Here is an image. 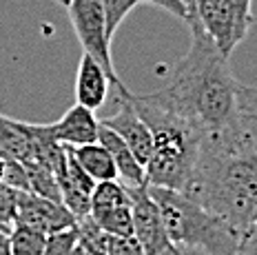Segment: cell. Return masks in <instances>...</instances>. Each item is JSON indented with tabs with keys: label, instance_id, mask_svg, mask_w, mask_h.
<instances>
[{
	"label": "cell",
	"instance_id": "obj_10",
	"mask_svg": "<svg viewBox=\"0 0 257 255\" xmlns=\"http://www.w3.org/2000/svg\"><path fill=\"white\" fill-rule=\"evenodd\" d=\"M98 131H100V118H95V111H91L82 104H73L67 109L58 122L49 124V134L53 140L67 147H84L98 142Z\"/></svg>",
	"mask_w": 257,
	"mask_h": 255
},
{
	"label": "cell",
	"instance_id": "obj_9",
	"mask_svg": "<svg viewBox=\"0 0 257 255\" xmlns=\"http://www.w3.org/2000/svg\"><path fill=\"white\" fill-rule=\"evenodd\" d=\"M20 224L34 226L42 231L45 235H53V233H62L67 228L76 226V217L71 211L56 200H47L40 195L31 193V191H23L18 202V220Z\"/></svg>",
	"mask_w": 257,
	"mask_h": 255
},
{
	"label": "cell",
	"instance_id": "obj_13",
	"mask_svg": "<svg viewBox=\"0 0 257 255\" xmlns=\"http://www.w3.org/2000/svg\"><path fill=\"white\" fill-rule=\"evenodd\" d=\"M226 138L237 149L257 151V87L242 84L237 100V122Z\"/></svg>",
	"mask_w": 257,
	"mask_h": 255
},
{
	"label": "cell",
	"instance_id": "obj_5",
	"mask_svg": "<svg viewBox=\"0 0 257 255\" xmlns=\"http://www.w3.org/2000/svg\"><path fill=\"white\" fill-rule=\"evenodd\" d=\"M69 23H71L76 38L82 45V51L89 54L93 60H98L102 69L109 73L111 82L117 91H124V82L120 80L115 67L113 56H111V36L106 31V18L104 9L100 0H71L67 7Z\"/></svg>",
	"mask_w": 257,
	"mask_h": 255
},
{
	"label": "cell",
	"instance_id": "obj_23",
	"mask_svg": "<svg viewBox=\"0 0 257 255\" xmlns=\"http://www.w3.org/2000/svg\"><path fill=\"white\" fill-rule=\"evenodd\" d=\"M76 244H78V233H76V226H73L62 233L47 235V246L42 255H71Z\"/></svg>",
	"mask_w": 257,
	"mask_h": 255
},
{
	"label": "cell",
	"instance_id": "obj_30",
	"mask_svg": "<svg viewBox=\"0 0 257 255\" xmlns=\"http://www.w3.org/2000/svg\"><path fill=\"white\" fill-rule=\"evenodd\" d=\"M186 3V7H189V12H191V18L195 16V0H184Z\"/></svg>",
	"mask_w": 257,
	"mask_h": 255
},
{
	"label": "cell",
	"instance_id": "obj_35",
	"mask_svg": "<svg viewBox=\"0 0 257 255\" xmlns=\"http://www.w3.org/2000/svg\"><path fill=\"white\" fill-rule=\"evenodd\" d=\"M0 158H3V153H0Z\"/></svg>",
	"mask_w": 257,
	"mask_h": 255
},
{
	"label": "cell",
	"instance_id": "obj_33",
	"mask_svg": "<svg viewBox=\"0 0 257 255\" xmlns=\"http://www.w3.org/2000/svg\"><path fill=\"white\" fill-rule=\"evenodd\" d=\"M58 5H62V7H69V3H71V0H56Z\"/></svg>",
	"mask_w": 257,
	"mask_h": 255
},
{
	"label": "cell",
	"instance_id": "obj_19",
	"mask_svg": "<svg viewBox=\"0 0 257 255\" xmlns=\"http://www.w3.org/2000/svg\"><path fill=\"white\" fill-rule=\"evenodd\" d=\"M27 167V175H29V191L40 198L47 200H56L62 202L60 195V184H58L56 175H53L47 167H42L38 162H25Z\"/></svg>",
	"mask_w": 257,
	"mask_h": 255
},
{
	"label": "cell",
	"instance_id": "obj_8",
	"mask_svg": "<svg viewBox=\"0 0 257 255\" xmlns=\"http://www.w3.org/2000/svg\"><path fill=\"white\" fill-rule=\"evenodd\" d=\"M117 102H120V109H117L113 115H109V118H102L100 122H102L104 126H109V129H113L115 134L126 142L128 149L133 151V156L142 162L144 171H147V162L153 151L151 129H149L147 122L140 118V113L133 107L131 91H128V89L117 91Z\"/></svg>",
	"mask_w": 257,
	"mask_h": 255
},
{
	"label": "cell",
	"instance_id": "obj_11",
	"mask_svg": "<svg viewBox=\"0 0 257 255\" xmlns=\"http://www.w3.org/2000/svg\"><path fill=\"white\" fill-rule=\"evenodd\" d=\"M111 78L98 60L89 54H82L76 73V102L91 111H98L109 98Z\"/></svg>",
	"mask_w": 257,
	"mask_h": 255
},
{
	"label": "cell",
	"instance_id": "obj_20",
	"mask_svg": "<svg viewBox=\"0 0 257 255\" xmlns=\"http://www.w3.org/2000/svg\"><path fill=\"white\" fill-rule=\"evenodd\" d=\"M100 226L104 228L109 235L115 237H126L133 235V215H131V204L115 206V209H106L102 213L91 215Z\"/></svg>",
	"mask_w": 257,
	"mask_h": 255
},
{
	"label": "cell",
	"instance_id": "obj_27",
	"mask_svg": "<svg viewBox=\"0 0 257 255\" xmlns=\"http://www.w3.org/2000/svg\"><path fill=\"white\" fill-rule=\"evenodd\" d=\"M237 255H257V220L246 228V233L239 237Z\"/></svg>",
	"mask_w": 257,
	"mask_h": 255
},
{
	"label": "cell",
	"instance_id": "obj_28",
	"mask_svg": "<svg viewBox=\"0 0 257 255\" xmlns=\"http://www.w3.org/2000/svg\"><path fill=\"white\" fill-rule=\"evenodd\" d=\"M151 255H208V253L202 251V248H195V246H186V244L169 242L167 246H162L160 251H155Z\"/></svg>",
	"mask_w": 257,
	"mask_h": 255
},
{
	"label": "cell",
	"instance_id": "obj_16",
	"mask_svg": "<svg viewBox=\"0 0 257 255\" xmlns=\"http://www.w3.org/2000/svg\"><path fill=\"white\" fill-rule=\"evenodd\" d=\"M124 204H131V198H128L126 184H122L120 180L98 182L93 193H91V215L102 213L106 209H115V206H124Z\"/></svg>",
	"mask_w": 257,
	"mask_h": 255
},
{
	"label": "cell",
	"instance_id": "obj_12",
	"mask_svg": "<svg viewBox=\"0 0 257 255\" xmlns=\"http://www.w3.org/2000/svg\"><path fill=\"white\" fill-rule=\"evenodd\" d=\"M98 142L102 145L106 151L111 153L117 169V180L126 187H140L147 184V171H144L142 162L133 156V151L128 149V145L115 134L113 129L104 126L100 122V131H98Z\"/></svg>",
	"mask_w": 257,
	"mask_h": 255
},
{
	"label": "cell",
	"instance_id": "obj_14",
	"mask_svg": "<svg viewBox=\"0 0 257 255\" xmlns=\"http://www.w3.org/2000/svg\"><path fill=\"white\" fill-rule=\"evenodd\" d=\"M0 153L20 162L34 160V131L31 122H18L0 113Z\"/></svg>",
	"mask_w": 257,
	"mask_h": 255
},
{
	"label": "cell",
	"instance_id": "obj_24",
	"mask_svg": "<svg viewBox=\"0 0 257 255\" xmlns=\"http://www.w3.org/2000/svg\"><path fill=\"white\" fill-rule=\"evenodd\" d=\"M3 182L18 191H29V175H27L25 162L14 160V158H5V175Z\"/></svg>",
	"mask_w": 257,
	"mask_h": 255
},
{
	"label": "cell",
	"instance_id": "obj_15",
	"mask_svg": "<svg viewBox=\"0 0 257 255\" xmlns=\"http://www.w3.org/2000/svg\"><path fill=\"white\" fill-rule=\"evenodd\" d=\"M76 156V160L82 164V169L87 171L95 182H104V180H117V169L115 162L111 158V153L100 145H84V147H69Z\"/></svg>",
	"mask_w": 257,
	"mask_h": 255
},
{
	"label": "cell",
	"instance_id": "obj_1",
	"mask_svg": "<svg viewBox=\"0 0 257 255\" xmlns=\"http://www.w3.org/2000/svg\"><path fill=\"white\" fill-rule=\"evenodd\" d=\"M186 25L191 29L186 56L175 62L164 87L147 95L195 124L204 136L226 134L237 122L242 82L233 76L228 58L217 49L197 16Z\"/></svg>",
	"mask_w": 257,
	"mask_h": 255
},
{
	"label": "cell",
	"instance_id": "obj_7",
	"mask_svg": "<svg viewBox=\"0 0 257 255\" xmlns=\"http://www.w3.org/2000/svg\"><path fill=\"white\" fill-rule=\"evenodd\" d=\"M128 198H131V215H133V235L142 244L144 253L151 255L167 246L171 242L167 235L162 220V211H160L158 202L153 200L149 184L140 187H126Z\"/></svg>",
	"mask_w": 257,
	"mask_h": 255
},
{
	"label": "cell",
	"instance_id": "obj_34",
	"mask_svg": "<svg viewBox=\"0 0 257 255\" xmlns=\"http://www.w3.org/2000/svg\"><path fill=\"white\" fill-rule=\"evenodd\" d=\"M3 233H5V231H3V228H0V235H3Z\"/></svg>",
	"mask_w": 257,
	"mask_h": 255
},
{
	"label": "cell",
	"instance_id": "obj_6",
	"mask_svg": "<svg viewBox=\"0 0 257 255\" xmlns=\"http://www.w3.org/2000/svg\"><path fill=\"white\" fill-rule=\"evenodd\" d=\"M195 16L226 58L253 27V18L239 12L233 0H195Z\"/></svg>",
	"mask_w": 257,
	"mask_h": 255
},
{
	"label": "cell",
	"instance_id": "obj_29",
	"mask_svg": "<svg viewBox=\"0 0 257 255\" xmlns=\"http://www.w3.org/2000/svg\"><path fill=\"white\" fill-rule=\"evenodd\" d=\"M0 255H12V246H9V233L0 235Z\"/></svg>",
	"mask_w": 257,
	"mask_h": 255
},
{
	"label": "cell",
	"instance_id": "obj_2",
	"mask_svg": "<svg viewBox=\"0 0 257 255\" xmlns=\"http://www.w3.org/2000/svg\"><path fill=\"white\" fill-rule=\"evenodd\" d=\"M184 195L242 237L257 220V151L237 149L224 134L204 136Z\"/></svg>",
	"mask_w": 257,
	"mask_h": 255
},
{
	"label": "cell",
	"instance_id": "obj_26",
	"mask_svg": "<svg viewBox=\"0 0 257 255\" xmlns=\"http://www.w3.org/2000/svg\"><path fill=\"white\" fill-rule=\"evenodd\" d=\"M138 3L153 5V7L162 9V12L175 16V18L184 20V23H189V20H191V12H189V7H186L184 0H138Z\"/></svg>",
	"mask_w": 257,
	"mask_h": 255
},
{
	"label": "cell",
	"instance_id": "obj_25",
	"mask_svg": "<svg viewBox=\"0 0 257 255\" xmlns=\"http://www.w3.org/2000/svg\"><path fill=\"white\" fill-rule=\"evenodd\" d=\"M106 255H147V253H144L142 244L138 242L136 235H126V237L111 235Z\"/></svg>",
	"mask_w": 257,
	"mask_h": 255
},
{
	"label": "cell",
	"instance_id": "obj_4",
	"mask_svg": "<svg viewBox=\"0 0 257 255\" xmlns=\"http://www.w3.org/2000/svg\"><path fill=\"white\" fill-rule=\"evenodd\" d=\"M149 191L162 211L164 228L171 242L202 248L208 255H237L239 233L233 231L226 222L208 213L180 191L153 184H149Z\"/></svg>",
	"mask_w": 257,
	"mask_h": 255
},
{
	"label": "cell",
	"instance_id": "obj_31",
	"mask_svg": "<svg viewBox=\"0 0 257 255\" xmlns=\"http://www.w3.org/2000/svg\"><path fill=\"white\" fill-rule=\"evenodd\" d=\"M71 255H91V253H87L82 246H78V244H76V248H73V251H71Z\"/></svg>",
	"mask_w": 257,
	"mask_h": 255
},
{
	"label": "cell",
	"instance_id": "obj_21",
	"mask_svg": "<svg viewBox=\"0 0 257 255\" xmlns=\"http://www.w3.org/2000/svg\"><path fill=\"white\" fill-rule=\"evenodd\" d=\"M23 191L0 182V228L5 233L12 231V226L18 220V202Z\"/></svg>",
	"mask_w": 257,
	"mask_h": 255
},
{
	"label": "cell",
	"instance_id": "obj_17",
	"mask_svg": "<svg viewBox=\"0 0 257 255\" xmlns=\"http://www.w3.org/2000/svg\"><path fill=\"white\" fill-rule=\"evenodd\" d=\"M9 246L12 255H42L47 246V235L34 226L16 222L9 231Z\"/></svg>",
	"mask_w": 257,
	"mask_h": 255
},
{
	"label": "cell",
	"instance_id": "obj_18",
	"mask_svg": "<svg viewBox=\"0 0 257 255\" xmlns=\"http://www.w3.org/2000/svg\"><path fill=\"white\" fill-rule=\"evenodd\" d=\"M76 233H78V246H82L91 255H106L111 235L104 231L91 215L82 217L76 222Z\"/></svg>",
	"mask_w": 257,
	"mask_h": 255
},
{
	"label": "cell",
	"instance_id": "obj_32",
	"mask_svg": "<svg viewBox=\"0 0 257 255\" xmlns=\"http://www.w3.org/2000/svg\"><path fill=\"white\" fill-rule=\"evenodd\" d=\"M3 175H5V158H0V182H3Z\"/></svg>",
	"mask_w": 257,
	"mask_h": 255
},
{
	"label": "cell",
	"instance_id": "obj_3",
	"mask_svg": "<svg viewBox=\"0 0 257 255\" xmlns=\"http://www.w3.org/2000/svg\"><path fill=\"white\" fill-rule=\"evenodd\" d=\"M131 100L153 136V151L147 162V182L184 193L200 160L204 134L189 120L151 100L147 93H131Z\"/></svg>",
	"mask_w": 257,
	"mask_h": 255
},
{
	"label": "cell",
	"instance_id": "obj_22",
	"mask_svg": "<svg viewBox=\"0 0 257 255\" xmlns=\"http://www.w3.org/2000/svg\"><path fill=\"white\" fill-rule=\"evenodd\" d=\"M104 9V18H106V31H109L111 40H113L115 31L120 29V25L124 23V18L133 9L138 7V0H100Z\"/></svg>",
	"mask_w": 257,
	"mask_h": 255
}]
</instances>
